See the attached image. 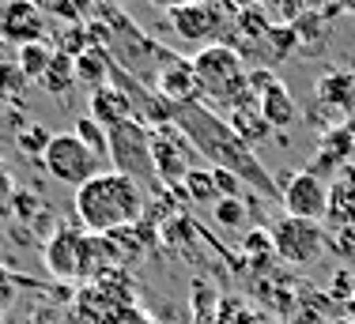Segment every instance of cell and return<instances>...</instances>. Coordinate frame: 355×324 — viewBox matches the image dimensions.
Listing matches in <instances>:
<instances>
[{"label": "cell", "mask_w": 355, "mask_h": 324, "mask_svg": "<svg viewBox=\"0 0 355 324\" xmlns=\"http://www.w3.org/2000/svg\"><path fill=\"white\" fill-rule=\"evenodd\" d=\"M174 129L193 143L197 155L208 159V170H227V174H234L242 185H253L257 192H268V196L280 192L272 185V177H268V170L257 162V155L234 136V129L227 125V117H219L216 109L200 106V102L178 106L174 109Z\"/></svg>", "instance_id": "1"}, {"label": "cell", "mask_w": 355, "mask_h": 324, "mask_svg": "<svg viewBox=\"0 0 355 324\" xmlns=\"http://www.w3.org/2000/svg\"><path fill=\"white\" fill-rule=\"evenodd\" d=\"M144 215V189L117 170H103L76 189V219L83 234H117L137 226Z\"/></svg>", "instance_id": "2"}, {"label": "cell", "mask_w": 355, "mask_h": 324, "mask_svg": "<svg viewBox=\"0 0 355 324\" xmlns=\"http://www.w3.org/2000/svg\"><path fill=\"white\" fill-rule=\"evenodd\" d=\"M189 61H193V72H197L200 106L216 109L219 117H227L239 106H257V98L250 95V64L231 42H216V46L197 49Z\"/></svg>", "instance_id": "3"}, {"label": "cell", "mask_w": 355, "mask_h": 324, "mask_svg": "<svg viewBox=\"0 0 355 324\" xmlns=\"http://www.w3.org/2000/svg\"><path fill=\"white\" fill-rule=\"evenodd\" d=\"M106 140H110V155L106 159H114L117 174H125L129 181H137L140 189L148 181L151 185L159 181V177H155V162H151V136H148V129H144L140 121L114 125V129L106 132Z\"/></svg>", "instance_id": "4"}, {"label": "cell", "mask_w": 355, "mask_h": 324, "mask_svg": "<svg viewBox=\"0 0 355 324\" xmlns=\"http://www.w3.org/2000/svg\"><path fill=\"white\" fill-rule=\"evenodd\" d=\"M268 234H272V253L284 264H295V268L314 264L329 245V230L321 223H306V219H291V215H284Z\"/></svg>", "instance_id": "5"}, {"label": "cell", "mask_w": 355, "mask_h": 324, "mask_svg": "<svg viewBox=\"0 0 355 324\" xmlns=\"http://www.w3.org/2000/svg\"><path fill=\"white\" fill-rule=\"evenodd\" d=\"M42 162H46L49 177H57L61 185H72V189H80V185H87V181H91V177L103 174V159L91 155V151L83 147V143L76 140L72 132L53 136V143L46 147Z\"/></svg>", "instance_id": "6"}, {"label": "cell", "mask_w": 355, "mask_h": 324, "mask_svg": "<svg viewBox=\"0 0 355 324\" xmlns=\"http://www.w3.org/2000/svg\"><path fill=\"white\" fill-rule=\"evenodd\" d=\"M148 136H151V162H155L159 185H166V189L178 192L185 185V177H189L197 151H193V143L174 129V121L163 125V129H148Z\"/></svg>", "instance_id": "7"}, {"label": "cell", "mask_w": 355, "mask_h": 324, "mask_svg": "<svg viewBox=\"0 0 355 324\" xmlns=\"http://www.w3.org/2000/svg\"><path fill=\"white\" fill-rule=\"evenodd\" d=\"M355 114V72L348 68H329V72L318 75L314 83V106H310V117L314 121H325L321 129H333L329 121L340 125L344 117Z\"/></svg>", "instance_id": "8"}, {"label": "cell", "mask_w": 355, "mask_h": 324, "mask_svg": "<svg viewBox=\"0 0 355 324\" xmlns=\"http://www.w3.org/2000/svg\"><path fill=\"white\" fill-rule=\"evenodd\" d=\"M284 211L291 219H306V223H325V211H329V181H321L318 174L310 170H299V174H287L284 177V189H280Z\"/></svg>", "instance_id": "9"}, {"label": "cell", "mask_w": 355, "mask_h": 324, "mask_svg": "<svg viewBox=\"0 0 355 324\" xmlns=\"http://www.w3.org/2000/svg\"><path fill=\"white\" fill-rule=\"evenodd\" d=\"M171 15V30L178 34L182 42H193V46H216L219 42V34H223L227 27H231L234 19H223L219 12H212V8H205V4H197V0H189V4H182V8H174V12H166Z\"/></svg>", "instance_id": "10"}, {"label": "cell", "mask_w": 355, "mask_h": 324, "mask_svg": "<svg viewBox=\"0 0 355 324\" xmlns=\"http://www.w3.org/2000/svg\"><path fill=\"white\" fill-rule=\"evenodd\" d=\"M0 38L15 49L31 42H46V12L35 0H4L0 4Z\"/></svg>", "instance_id": "11"}, {"label": "cell", "mask_w": 355, "mask_h": 324, "mask_svg": "<svg viewBox=\"0 0 355 324\" xmlns=\"http://www.w3.org/2000/svg\"><path fill=\"white\" fill-rule=\"evenodd\" d=\"M80 249H83V230L80 226H57L49 242L42 245V257L53 279H80Z\"/></svg>", "instance_id": "12"}, {"label": "cell", "mask_w": 355, "mask_h": 324, "mask_svg": "<svg viewBox=\"0 0 355 324\" xmlns=\"http://www.w3.org/2000/svg\"><path fill=\"white\" fill-rule=\"evenodd\" d=\"M155 91L163 95L171 106H193V102H200V87H197V72H193V61L189 57H171L163 68H159L155 75Z\"/></svg>", "instance_id": "13"}, {"label": "cell", "mask_w": 355, "mask_h": 324, "mask_svg": "<svg viewBox=\"0 0 355 324\" xmlns=\"http://www.w3.org/2000/svg\"><path fill=\"white\" fill-rule=\"evenodd\" d=\"M352 159V129L348 125H333V129L321 132V143H318V155L310 162V174H318L325 181L329 174H344Z\"/></svg>", "instance_id": "14"}, {"label": "cell", "mask_w": 355, "mask_h": 324, "mask_svg": "<svg viewBox=\"0 0 355 324\" xmlns=\"http://www.w3.org/2000/svg\"><path fill=\"white\" fill-rule=\"evenodd\" d=\"M121 249L110 234H83V249H80V279H103L114 276Z\"/></svg>", "instance_id": "15"}, {"label": "cell", "mask_w": 355, "mask_h": 324, "mask_svg": "<svg viewBox=\"0 0 355 324\" xmlns=\"http://www.w3.org/2000/svg\"><path fill=\"white\" fill-rule=\"evenodd\" d=\"M87 117L106 132L114 129V125H121V121H137V117H132L129 95H125L121 87H114V83H106V87H98L95 95H91V114Z\"/></svg>", "instance_id": "16"}, {"label": "cell", "mask_w": 355, "mask_h": 324, "mask_svg": "<svg viewBox=\"0 0 355 324\" xmlns=\"http://www.w3.org/2000/svg\"><path fill=\"white\" fill-rule=\"evenodd\" d=\"M72 68H76V83H87L91 91L106 87L110 75H114V61H110V53H106L103 46H95V42H91L80 57H76Z\"/></svg>", "instance_id": "17"}, {"label": "cell", "mask_w": 355, "mask_h": 324, "mask_svg": "<svg viewBox=\"0 0 355 324\" xmlns=\"http://www.w3.org/2000/svg\"><path fill=\"white\" fill-rule=\"evenodd\" d=\"M257 109H261V117L268 121V129H287V125H295V117H299V106L291 102V95H287V87L280 80L257 98Z\"/></svg>", "instance_id": "18"}, {"label": "cell", "mask_w": 355, "mask_h": 324, "mask_svg": "<svg viewBox=\"0 0 355 324\" xmlns=\"http://www.w3.org/2000/svg\"><path fill=\"white\" fill-rule=\"evenodd\" d=\"M329 226H355V181L352 177H336L329 181V211H325Z\"/></svg>", "instance_id": "19"}, {"label": "cell", "mask_w": 355, "mask_h": 324, "mask_svg": "<svg viewBox=\"0 0 355 324\" xmlns=\"http://www.w3.org/2000/svg\"><path fill=\"white\" fill-rule=\"evenodd\" d=\"M227 125H231L234 136H239V140L246 143L250 151L261 147V143L268 140V132H272V129H268V121L261 117L257 106H239V109H231V114H227Z\"/></svg>", "instance_id": "20"}, {"label": "cell", "mask_w": 355, "mask_h": 324, "mask_svg": "<svg viewBox=\"0 0 355 324\" xmlns=\"http://www.w3.org/2000/svg\"><path fill=\"white\" fill-rule=\"evenodd\" d=\"M38 83L46 87V95H53V98H69V91L76 87V68H72V57L53 53V61H49L46 75H42Z\"/></svg>", "instance_id": "21"}, {"label": "cell", "mask_w": 355, "mask_h": 324, "mask_svg": "<svg viewBox=\"0 0 355 324\" xmlns=\"http://www.w3.org/2000/svg\"><path fill=\"white\" fill-rule=\"evenodd\" d=\"M182 192L189 196V204H200V208H208V204H219V189H216V177H212V170L208 166H193L189 170V177H185V185H182Z\"/></svg>", "instance_id": "22"}, {"label": "cell", "mask_w": 355, "mask_h": 324, "mask_svg": "<svg viewBox=\"0 0 355 324\" xmlns=\"http://www.w3.org/2000/svg\"><path fill=\"white\" fill-rule=\"evenodd\" d=\"M53 53H57V49L49 46V42H31V46H23V49H19L15 64H19V72L27 75V83H31V80H42V75H46V68H49V61H53Z\"/></svg>", "instance_id": "23"}, {"label": "cell", "mask_w": 355, "mask_h": 324, "mask_svg": "<svg viewBox=\"0 0 355 324\" xmlns=\"http://www.w3.org/2000/svg\"><path fill=\"white\" fill-rule=\"evenodd\" d=\"M72 136H76V140H80V143H83V147H87L95 159H106V155H110L106 129H98V125L91 121V117H80V121H76V129H72Z\"/></svg>", "instance_id": "24"}, {"label": "cell", "mask_w": 355, "mask_h": 324, "mask_svg": "<svg viewBox=\"0 0 355 324\" xmlns=\"http://www.w3.org/2000/svg\"><path fill=\"white\" fill-rule=\"evenodd\" d=\"M15 143H19V147L27 151V155L42 159V155H46V147L53 143V132H49L42 121H27L19 132H15Z\"/></svg>", "instance_id": "25"}, {"label": "cell", "mask_w": 355, "mask_h": 324, "mask_svg": "<svg viewBox=\"0 0 355 324\" xmlns=\"http://www.w3.org/2000/svg\"><path fill=\"white\" fill-rule=\"evenodd\" d=\"M23 91H27V75L19 72V64L0 61V102H19Z\"/></svg>", "instance_id": "26"}, {"label": "cell", "mask_w": 355, "mask_h": 324, "mask_svg": "<svg viewBox=\"0 0 355 324\" xmlns=\"http://www.w3.org/2000/svg\"><path fill=\"white\" fill-rule=\"evenodd\" d=\"M212 215H216V223L223 226V230H234V226H242L246 223V200H219L216 208H212Z\"/></svg>", "instance_id": "27"}, {"label": "cell", "mask_w": 355, "mask_h": 324, "mask_svg": "<svg viewBox=\"0 0 355 324\" xmlns=\"http://www.w3.org/2000/svg\"><path fill=\"white\" fill-rule=\"evenodd\" d=\"M329 249H333L344 264H355V226L333 230V234H329Z\"/></svg>", "instance_id": "28"}, {"label": "cell", "mask_w": 355, "mask_h": 324, "mask_svg": "<svg viewBox=\"0 0 355 324\" xmlns=\"http://www.w3.org/2000/svg\"><path fill=\"white\" fill-rule=\"evenodd\" d=\"M19 276H12L8 268H0V313H8L15 302H19Z\"/></svg>", "instance_id": "29"}, {"label": "cell", "mask_w": 355, "mask_h": 324, "mask_svg": "<svg viewBox=\"0 0 355 324\" xmlns=\"http://www.w3.org/2000/svg\"><path fill=\"white\" fill-rule=\"evenodd\" d=\"M242 249H246V257H268L272 253V234L268 230H250Z\"/></svg>", "instance_id": "30"}, {"label": "cell", "mask_w": 355, "mask_h": 324, "mask_svg": "<svg viewBox=\"0 0 355 324\" xmlns=\"http://www.w3.org/2000/svg\"><path fill=\"white\" fill-rule=\"evenodd\" d=\"M333 294H355V276H352V271L348 268H340V271H336V279H333Z\"/></svg>", "instance_id": "31"}, {"label": "cell", "mask_w": 355, "mask_h": 324, "mask_svg": "<svg viewBox=\"0 0 355 324\" xmlns=\"http://www.w3.org/2000/svg\"><path fill=\"white\" fill-rule=\"evenodd\" d=\"M227 4H231V12L239 15V12H253V8H265L268 0H227Z\"/></svg>", "instance_id": "32"}, {"label": "cell", "mask_w": 355, "mask_h": 324, "mask_svg": "<svg viewBox=\"0 0 355 324\" xmlns=\"http://www.w3.org/2000/svg\"><path fill=\"white\" fill-rule=\"evenodd\" d=\"M197 4L212 8V12H219L223 19H234V12H231V4H227V0H197Z\"/></svg>", "instance_id": "33"}, {"label": "cell", "mask_w": 355, "mask_h": 324, "mask_svg": "<svg viewBox=\"0 0 355 324\" xmlns=\"http://www.w3.org/2000/svg\"><path fill=\"white\" fill-rule=\"evenodd\" d=\"M151 8H159V12H174V8H182V4H189V0H148Z\"/></svg>", "instance_id": "34"}, {"label": "cell", "mask_w": 355, "mask_h": 324, "mask_svg": "<svg viewBox=\"0 0 355 324\" xmlns=\"http://www.w3.org/2000/svg\"><path fill=\"white\" fill-rule=\"evenodd\" d=\"M299 4L306 8V12H318V8H321V4H329V0H299Z\"/></svg>", "instance_id": "35"}, {"label": "cell", "mask_w": 355, "mask_h": 324, "mask_svg": "<svg viewBox=\"0 0 355 324\" xmlns=\"http://www.w3.org/2000/svg\"><path fill=\"white\" fill-rule=\"evenodd\" d=\"M31 324H57V321H53V313H38V317L31 321Z\"/></svg>", "instance_id": "36"}, {"label": "cell", "mask_w": 355, "mask_h": 324, "mask_svg": "<svg viewBox=\"0 0 355 324\" xmlns=\"http://www.w3.org/2000/svg\"><path fill=\"white\" fill-rule=\"evenodd\" d=\"M98 4H110V8H117V4H125V0H98Z\"/></svg>", "instance_id": "37"}, {"label": "cell", "mask_w": 355, "mask_h": 324, "mask_svg": "<svg viewBox=\"0 0 355 324\" xmlns=\"http://www.w3.org/2000/svg\"><path fill=\"white\" fill-rule=\"evenodd\" d=\"M132 324H155V321H144V317H132Z\"/></svg>", "instance_id": "38"}, {"label": "cell", "mask_w": 355, "mask_h": 324, "mask_svg": "<svg viewBox=\"0 0 355 324\" xmlns=\"http://www.w3.org/2000/svg\"><path fill=\"white\" fill-rule=\"evenodd\" d=\"M352 162H355V129H352Z\"/></svg>", "instance_id": "39"}, {"label": "cell", "mask_w": 355, "mask_h": 324, "mask_svg": "<svg viewBox=\"0 0 355 324\" xmlns=\"http://www.w3.org/2000/svg\"><path fill=\"white\" fill-rule=\"evenodd\" d=\"M0 117H4V106H0Z\"/></svg>", "instance_id": "40"}, {"label": "cell", "mask_w": 355, "mask_h": 324, "mask_svg": "<svg viewBox=\"0 0 355 324\" xmlns=\"http://www.w3.org/2000/svg\"><path fill=\"white\" fill-rule=\"evenodd\" d=\"M352 321H355V309H352Z\"/></svg>", "instance_id": "41"}]
</instances>
